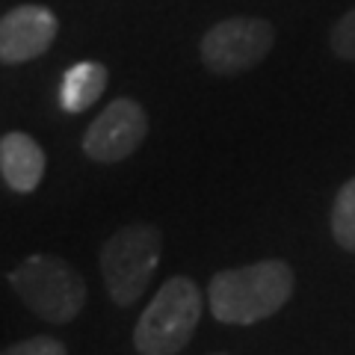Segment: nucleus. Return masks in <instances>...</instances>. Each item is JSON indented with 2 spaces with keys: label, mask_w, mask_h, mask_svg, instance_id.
<instances>
[{
  "label": "nucleus",
  "mask_w": 355,
  "mask_h": 355,
  "mask_svg": "<svg viewBox=\"0 0 355 355\" xmlns=\"http://www.w3.org/2000/svg\"><path fill=\"white\" fill-rule=\"evenodd\" d=\"M296 275L284 261H258L216 272L207 284V305L219 323L252 326L272 317L293 296Z\"/></svg>",
  "instance_id": "1"
},
{
  "label": "nucleus",
  "mask_w": 355,
  "mask_h": 355,
  "mask_svg": "<svg viewBox=\"0 0 355 355\" xmlns=\"http://www.w3.org/2000/svg\"><path fill=\"white\" fill-rule=\"evenodd\" d=\"M163 252V234L151 222H133L119 228L101 246V272L107 293L116 305L128 308L139 302L148 291L151 275L157 272Z\"/></svg>",
  "instance_id": "4"
},
{
  "label": "nucleus",
  "mask_w": 355,
  "mask_h": 355,
  "mask_svg": "<svg viewBox=\"0 0 355 355\" xmlns=\"http://www.w3.org/2000/svg\"><path fill=\"white\" fill-rule=\"evenodd\" d=\"M329 44H331V51H335V57L347 60V62H355V6L349 9L347 15H340L338 24L331 27Z\"/></svg>",
  "instance_id": "11"
},
{
  "label": "nucleus",
  "mask_w": 355,
  "mask_h": 355,
  "mask_svg": "<svg viewBox=\"0 0 355 355\" xmlns=\"http://www.w3.org/2000/svg\"><path fill=\"white\" fill-rule=\"evenodd\" d=\"M60 30L57 15L48 6L21 3L0 18V62L21 65L42 57Z\"/></svg>",
  "instance_id": "7"
},
{
  "label": "nucleus",
  "mask_w": 355,
  "mask_h": 355,
  "mask_svg": "<svg viewBox=\"0 0 355 355\" xmlns=\"http://www.w3.org/2000/svg\"><path fill=\"white\" fill-rule=\"evenodd\" d=\"M0 355H69V352H65L62 340L39 335V338H27V340H18L12 347L0 349Z\"/></svg>",
  "instance_id": "12"
},
{
  "label": "nucleus",
  "mask_w": 355,
  "mask_h": 355,
  "mask_svg": "<svg viewBox=\"0 0 355 355\" xmlns=\"http://www.w3.org/2000/svg\"><path fill=\"white\" fill-rule=\"evenodd\" d=\"M110 83V71L104 62H74L69 71L62 74V86H60V104L65 113H86L98 98L104 95V89Z\"/></svg>",
  "instance_id": "9"
},
{
  "label": "nucleus",
  "mask_w": 355,
  "mask_h": 355,
  "mask_svg": "<svg viewBox=\"0 0 355 355\" xmlns=\"http://www.w3.org/2000/svg\"><path fill=\"white\" fill-rule=\"evenodd\" d=\"M202 320V291L187 275H172L160 284L133 329L139 355H178L190 343Z\"/></svg>",
  "instance_id": "2"
},
{
  "label": "nucleus",
  "mask_w": 355,
  "mask_h": 355,
  "mask_svg": "<svg viewBox=\"0 0 355 355\" xmlns=\"http://www.w3.org/2000/svg\"><path fill=\"white\" fill-rule=\"evenodd\" d=\"M146 133H148L146 110L133 98H116L86 128L83 151L95 163H119L142 146Z\"/></svg>",
  "instance_id": "6"
},
{
  "label": "nucleus",
  "mask_w": 355,
  "mask_h": 355,
  "mask_svg": "<svg viewBox=\"0 0 355 355\" xmlns=\"http://www.w3.org/2000/svg\"><path fill=\"white\" fill-rule=\"evenodd\" d=\"M9 284L33 314L48 323H71L86 305V282L69 261L30 254L9 272Z\"/></svg>",
  "instance_id": "3"
},
{
  "label": "nucleus",
  "mask_w": 355,
  "mask_h": 355,
  "mask_svg": "<svg viewBox=\"0 0 355 355\" xmlns=\"http://www.w3.org/2000/svg\"><path fill=\"white\" fill-rule=\"evenodd\" d=\"M275 44V30L263 18H225L210 27L202 36V62L207 71L219 77H237L243 71L254 69Z\"/></svg>",
  "instance_id": "5"
},
{
  "label": "nucleus",
  "mask_w": 355,
  "mask_h": 355,
  "mask_svg": "<svg viewBox=\"0 0 355 355\" xmlns=\"http://www.w3.org/2000/svg\"><path fill=\"white\" fill-rule=\"evenodd\" d=\"M0 175L9 190L33 193L44 178V151L33 137L12 130L0 139Z\"/></svg>",
  "instance_id": "8"
},
{
  "label": "nucleus",
  "mask_w": 355,
  "mask_h": 355,
  "mask_svg": "<svg viewBox=\"0 0 355 355\" xmlns=\"http://www.w3.org/2000/svg\"><path fill=\"white\" fill-rule=\"evenodd\" d=\"M331 237L343 252L355 254V178L338 190L331 205Z\"/></svg>",
  "instance_id": "10"
}]
</instances>
